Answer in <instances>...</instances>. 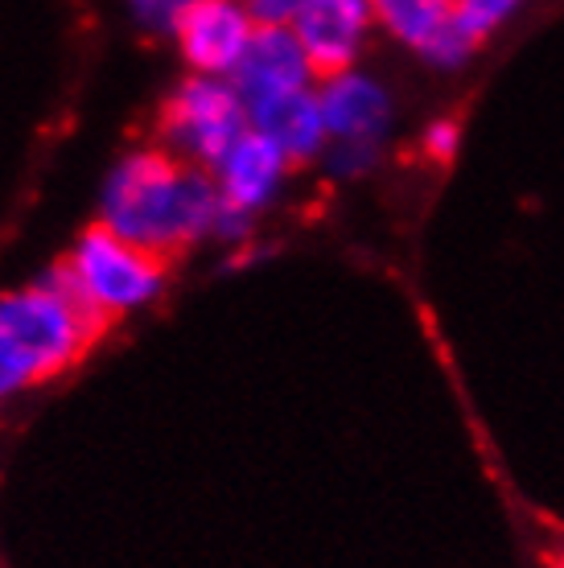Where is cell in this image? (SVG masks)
I'll list each match as a JSON object with an SVG mask.
<instances>
[{"label": "cell", "instance_id": "obj_1", "mask_svg": "<svg viewBox=\"0 0 564 568\" xmlns=\"http://www.w3.org/2000/svg\"><path fill=\"white\" fill-rule=\"evenodd\" d=\"M223 194L211 170L185 165L165 149H128L103 173L95 223L153 256L170 260L211 243Z\"/></svg>", "mask_w": 564, "mask_h": 568}, {"label": "cell", "instance_id": "obj_2", "mask_svg": "<svg viewBox=\"0 0 564 568\" xmlns=\"http://www.w3.org/2000/svg\"><path fill=\"white\" fill-rule=\"evenodd\" d=\"M103 329L74 297L62 264L0 293V399L21 396L71 371Z\"/></svg>", "mask_w": 564, "mask_h": 568}, {"label": "cell", "instance_id": "obj_3", "mask_svg": "<svg viewBox=\"0 0 564 568\" xmlns=\"http://www.w3.org/2000/svg\"><path fill=\"white\" fill-rule=\"evenodd\" d=\"M62 272L71 281L74 297L83 301L103 326L132 317V313H144L149 305L161 301L165 284H170L165 260L137 247V243L120 240L99 223H91L71 243Z\"/></svg>", "mask_w": 564, "mask_h": 568}, {"label": "cell", "instance_id": "obj_4", "mask_svg": "<svg viewBox=\"0 0 564 568\" xmlns=\"http://www.w3.org/2000/svg\"><path fill=\"white\" fill-rule=\"evenodd\" d=\"M248 132H252L248 103L226 74L178 79L157 115V149L198 170H214L226 149L243 141Z\"/></svg>", "mask_w": 564, "mask_h": 568}, {"label": "cell", "instance_id": "obj_5", "mask_svg": "<svg viewBox=\"0 0 564 568\" xmlns=\"http://www.w3.org/2000/svg\"><path fill=\"white\" fill-rule=\"evenodd\" d=\"M260 21L243 0H194L190 13L173 33L190 74H226L240 67L243 50L252 45Z\"/></svg>", "mask_w": 564, "mask_h": 568}, {"label": "cell", "instance_id": "obj_6", "mask_svg": "<svg viewBox=\"0 0 564 568\" xmlns=\"http://www.w3.org/2000/svg\"><path fill=\"white\" fill-rule=\"evenodd\" d=\"M318 103H322L330 141H375L387 144L395 124V95L380 74L367 67L322 74L318 79Z\"/></svg>", "mask_w": 564, "mask_h": 568}, {"label": "cell", "instance_id": "obj_7", "mask_svg": "<svg viewBox=\"0 0 564 568\" xmlns=\"http://www.w3.org/2000/svg\"><path fill=\"white\" fill-rule=\"evenodd\" d=\"M289 29L305 45L318 74H334L359 67L375 33V13L371 0H301Z\"/></svg>", "mask_w": 564, "mask_h": 568}, {"label": "cell", "instance_id": "obj_8", "mask_svg": "<svg viewBox=\"0 0 564 568\" xmlns=\"http://www.w3.org/2000/svg\"><path fill=\"white\" fill-rule=\"evenodd\" d=\"M318 67L310 62L305 45L296 42V33L289 26H260L255 29L252 45L243 50L240 67L231 71V83L243 95L248 112L269 100L318 87Z\"/></svg>", "mask_w": 564, "mask_h": 568}, {"label": "cell", "instance_id": "obj_9", "mask_svg": "<svg viewBox=\"0 0 564 568\" xmlns=\"http://www.w3.org/2000/svg\"><path fill=\"white\" fill-rule=\"evenodd\" d=\"M293 161L260 132H248L243 141H235L226 149V156L214 165V182H219V194H223L226 206L252 214V219H264V214L281 202L284 185L293 178Z\"/></svg>", "mask_w": 564, "mask_h": 568}, {"label": "cell", "instance_id": "obj_10", "mask_svg": "<svg viewBox=\"0 0 564 568\" xmlns=\"http://www.w3.org/2000/svg\"><path fill=\"white\" fill-rule=\"evenodd\" d=\"M248 115H252V129L260 136H269L293 165L322 161L325 144H330V129H325L322 103H318V87H305V91L260 103Z\"/></svg>", "mask_w": 564, "mask_h": 568}, {"label": "cell", "instance_id": "obj_11", "mask_svg": "<svg viewBox=\"0 0 564 568\" xmlns=\"http://www.w3.org/2000/svg\"><path fill=\"white\" fill-rule=\"evenodd\" d=\"M457 0H371L375 29L421 58L453 26Z\"/></svg>", "mask_w": 564, "mask_h": 568}, {"label": "cell", "instance_id": "obj_12", "mask_svg": "<svg viewBox=\"0 0 564 568\" xmlns=\"http://www.w3.org/2000/svg\"><path fill=\"white\" fill-rule=\"evenodd\" d=\"M527 9V0H457L453 21L462 26L470 42H491L498 29H507Z\"/></svg>", "mask_w": 564, "mask_h": 568}, {"label": "cell", "instance_id": "obj_13", "mask_svg": "<svg viewBox=\"0 0 564 568\" xmlns=\"http://www.w3.org/2000/svg\"><path fill=\"white\" fill-rule=\"evenodd\" d=\"M380 161H383V144L375 141H330L318 165L334 182H363L367 173L380 170Z\"/></svg>", "mask_w": 564, "mask_h": 568}, {"label": "cell", "instance_id": "obj_14", "mask_svg": "<svg viewBox=\"0 0 564 568\" xmlns=\"http://www.w3.org/2000/svg\"><path fill=\"white\" fill-rule=\"evenodd\" d=\"M194 0H124L128 17L137 21V29L153 33V38H173L182 17L190 13Z\"/></svg>", "mask_w": 564, "mask_h": 568}, {"label": "cell", "instance_id": "obj_15", "mask_svg": "<svg viewBox=\"0 0 564 568\" xmlns=\"http://www.w3.org/2000/svg\"><path fill=\"white\" fill-rule=\"evenodd\" d=\"M421 144L433 161H453L457 144H462V129H457V120H450V115H445V120H429Z\"/></svg>", "mask_w": 564, "mask_h": 568}, {"label": "cell", "instance_id": "obj_16", "mask_svg": "<svg viewBox=\"0 0 564 568\" xmlns=\"http://www.w3.org/2000/svg\"><path fill=\"white\" fill-rule=\"evenodd\" d=\"M260 26H289L301 0H243Z\"/></svg>", "mask_w": 564, "mask_h": 568}, {"label": "cell", "instance_id": "obj_17", "mask_svg": "<svg viewBox=\"0 0 564 568\" xmlns=\"http://www.w3.org/2000/svg\"><path fill=\"white\" fill-rule=\"evenodd\" d=\"M561 568H564V565H561Z\"/></svg>", "mask_w": 564, "mask_h": 568}]
</instances>
